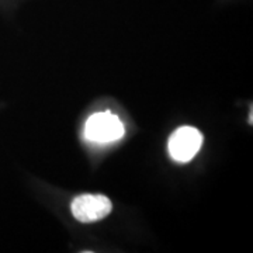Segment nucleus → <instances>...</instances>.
<instances>
[{
    "instance_id": "nucleus-1",
    "label": "nucleus",
    "mask_w": 253,
    "mask_h": 253,
    "mask_svg": "<svg viewBox=\"0 0 253 253\" xmlns=\"http://www.w3.org/2000/svg\"><path fill=\"white\" fill-rule=\"evenodd\" d=\"M124 132L126 128L121 120L109 111L93 114L84 126V136L89 141L100 144L114 142L123 138Z\"/></svg>"
},
{
    "instance_id": "nucleus-2",
    "label": "nucleus",
    "mask_w": 253,
    "mask_h": 253,
    "mask_svg": "<svg viewBox=\"0 0 253 253\" xmlns=\"http://www.w3.org/2000/svg\"><path fill=\"white\" fill-rule=\"evenodd\" d=\"M203 145V135L199 129L193 126H180L173 132L168 148L169 154L176 162H189L200 151Z\"/></svg>"
},
{
    "instance_id": "nucleus-3",
    "label": "nucleus",
    "mask_w": 253,
    "mask_h": 253,
    "mask_svg": "<svg viewBox=\"0 0 253 253\" xmlns=\"http://www.w3.org/2000/svg\"><path fill=\"white\" fill-rule=\"evenodd\" d=\"M71 210L79 222L89 224L107 217L113 210V203L101 194H82L73 200Z\"/></svg>"
}]
</instances>
